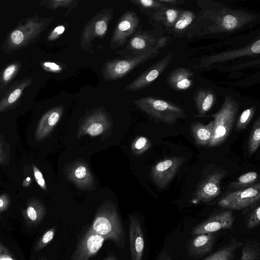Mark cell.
<instances>
[{
	"mask_svg": "<svg viewBox=\"0 0 260 260\" xmlns=\"http://www.w3.org/2000/svg\"><path fill=\"white\" fill-rule=\"evenodd\" d=\"M240 260H260V249L257 243L247 242L242 246Z\"/></svg>",
	"mask_w": 260,
	"mask_h": 260,
	"instance_id": "obj_33",
	"label": "cell"
},
{
	"mask_svg": "<svg viewBox=\"0 0 260 260\" xmlns=\"http://www.w3.org/2000/svg\"><path fill=\"white\" fill-rule=\"evenodd\" d=\"M105 241L89 228L78 241L70 260H89L100 250Z\"/></svg>",
	"mask_w": 260,
	"mask_h": 260,
	"instance_id": "obj_14",
	"label": "cell"
},
{
	"mask_svg": "<svg viewBox=\"0 0 260 260\" xmlns=\"http://www.w3.org/2000/svg\"><path fill=\"white\" fill-rule=\"evenodd\" d=\"M0 253H6L13 255L12 253L1 243H0Z\"/></svg>",
	"mask_w": 260,
	"mask_h": 260,
	"instance_id": "obj_46",
	"label": "cell"
},
{
	"mask_svg": "<svg viewBox=\"0 0 260 260\" xmlns=\"http://www.w3.org/2000/svg\"><path fill=\"white\" fill-rule=\"evenodd\" d=\"M260 144V118L258 117L253 123L249 136L248 150L250 155L257 150Z\"/></svg>",
	"mask_w": 260,
	"mask_h": 260,
	"instance_id": "obj_34",
	"label": "cell"
},
{
	"mask_svg": "<svg viewBox=\"0 0 260 260\" xmlns=\"http://www.w3.org/2000/svg\"><path fill=\"white\" fill-rule=\"evenodd\" d=\"M258 178V174L255 172H247L238 178V179L231 182L229 187L237 190L248 187L256 181Z\"/></svg>",
	"mask_w": 260,
	"mask_h": 260,
	"instance_id": "obj_32",
	"label": "cell"
},
{
	"mask_svg": "<svg viewBox=\"0 0 260 260\" xmlns=\"http://www.w3.org/2000/svg\"><path fill=\"white\" fill-rule=\"evenodd\" d=\"M131 3L138 6L141 9L146 10V12H150L157 10L165 5L159 0H131Z\"/></svg>",
	"mask_w": 260,
	"mask_h": 260,
	"instance_id": "obj_37",
	"label": "cell"
},
{
	"mask_svg": "<svg viewBox=\"0 0 260 260\" xmlns=\"http://www.w3.org/2000/svg\"><path fill=\"white\" fill-rule=\"evenodd\" d=\"M235 217L230 210L217 213L196 225L192 230V235L214 233L222 229L232 228Z\"/></svg>",
	"mask_w": 260,
	"mask_h": 260,
	"instance_id": "obj_16",
	"label": "cell"
},
{
	"mask_svg": "<svg viewBox=\"0 0 260 260\" xmlns=\"http://www.w3.org/2000/svg\"><path fill=\"white\" fill-rule=\"evenodd\" d=\"M32 82V77H25L14 81L0 94V111L16 105L20 101L24 91L31 85Z\"/></svg>",
	"mask_w": 260,
	"mask_h": 260,
	"instance_id": "obj_19",
	"label": "cell"
},
{
	"mask_svg": "<svg viewBox=\"0 0 260 260\" xmlns=\"http://www.w3.org/2000/svg\"><path fill=\"white\" fill-rule=\"evenodd\" d=\"M158 39L147 31L135 33L125 48V52L129 53L128 57L142 54L156 47Z\"/></svg>",
	"mask_w": 260,
	"mask_h": 260,
	"instance_id": "obj_20",
	"label": "cell"
},
{
	"mask_svg": "<svg viewBox=\"0 0 260 260\" xmlns=\"http://www.w3.org/2000/svg\"><path fill=\"white\" fill-rule=\"evenodd\" d=\"M173 57V55L171 53L167 54L126 85L125 89L127 91H137L148 86L168 67Z\"/></svg>",
	"mask_w": 260,
	"mask_h": 260,
	"instance_id": "obj_15",
	"label": "cell"
},
{
	"mask_svg": "<svg viewBox=\"0 0 260 260\" xmlns=\"http://www.w3.org/2000/svg\"><path fill=\"white\" fill-rule=\"evenodd\" d=\"M193 74L190 70L179 67L172 71L168 76L167 83L175 90L182 91L191 88L193 84Z\"/></svg>",
	"mask_w": 260,
	"mask_h": 260,
	"instance_id": "obj_21",
	"label": "cell"
},
{
	"mask_svg": "<svg viewBox=\"0 0 260 260\" xmlns=\"http://www.w3.org/2000/svg\"><path fill=\"white\" fill-rule=\"evenodd\" d=\"M6 206V205L5 204V202L3 200L0 199V211L4 210V208H5Z\"/></svg>",
	"mask_w": 260,
	"mask_h": 260,
	"instance_id": "obj_49",
	"label": "cell"
},
{
	"mask_svg": "<svg viewBox=\"0 0 260 260\" xmlns=\"http://www.w3.org/2000/svg\"><path fill=\"white\" fill-rule=\"evenodd\" d=\"M224 170H217L208 175L199 184L190 202L206 203L216 198L221 192V182L226 175Z\"/></svg>",
	"mask_w": 260,
	"mask_h": 260,
	"instance_id": "obj_10",
	"label": "cell"
},
{
	"mask_svg": "<svg viewBox=\"0 0 260 260\" xmlns=\"http://www.w3.org/2000/svg\"><path fill=\"white\" fill-rule=\"evenodd\" d=\"M113 15V9H104L96 14L86 23L80 37V45L82 50H91L92 41L95 38L105 37Z\"/></svg>",
	"mask_w": 260,
	"mask_h": 260,
	"instance_id": "obj_7",
	"label": "cell"
},
{
	"mask_svg": "<svg viewBox=\"0 0 260 260\" xmlns=\"http://www.w3.org/2000/svg\"><path fill=\"white\" fill-rule=\"evenodd\" d=\"M260 223V207H255L248 215L245 224L248 229H252L257 226Z\"/></svg>",
	"mask_w": 260,
	"mask_h": 260,
	"instance_id": "obj_39",
	"label": "cell"
},
{
	"mask_svg": "<svg viewBox=\"0 0 260 260\" xmlns=\"http://www.w3.org/2000/svg\"><path fill=\"white\" fill-rule=\"evenodd\" d=\"M197 3L201 10L183 36L188 39L234 32L251 24L258 17L256 13L231 9L211 1Z\"/></svg>",
	"mask_w": 260,
	"mask_h": 260,
	"instance_id": "obj_1",
	"label": "cell"
},
{
	"mask_svg": "<svg viewBox=\"0 0 260 260\" xmlns=\"http://www.w3.org/2000/svg\"><path fill=\"white\" fill-rule=\"evenodd\" d=\"M260 53V40L258 39L247 46L232 50L220 52L202 58L197 67L207 69L214 63L232 60L241 57L253 56Z\"/></svg>",
	"mask_w": 260,
	"mask_h": 260,
	"instance_id": "obj_13",
	"label": "cell"
},
{
	"mask_svg": "<svg viewBox=\"0 0 260 260\" xmlns=\"http://www.w3.org/2000/svg\"><path fill=\"white\" fill-rule=\"evenodd\" d=\"M133 103L154 119L167 124L173 125L178 119L186 116L185 111L178 105L155 97H144Z\"/></svg>",
	"mask_w": 260,
	"mask_h": 260,
	"instance_id": "obj_4",
	"label": "cell"
},
{
	"mask_svg": "<svg viewBox=\"0 0 260 260\" xmlns=\"http://www.w3.org/2000/svg\"><path fill=\"white\" fill-rule=\"evenodd\" d=\"M182 11L178 8L165 5L157 10L147 13V14L152 20L162 23L169 30L173 26Z\"/></svg>",
	"mask_w": 260,
	"mask_h": 260,
	"instance_id": "obj_23",
	"label": "cell"
},
{
	"mask_svg": "<svg viewBox=\"0 0 260 260\" xmlns=\"http://www.w3.org/2000/svg\"><path fill=\"white\" fill-rule=\"evenodd\" d=\"M65 167V175L70 182L82 190L90 191L94 188L93 175L86 163L83 159H78Z\"/></svg>",
	"mask_w": 260,
	"mask_h": 260,
	"instance_id": "obj_12",
	"label": "cell"
},
{
	"mask_svg": "<svg viewBox=\"0 0 260 260\" xmlns=\"http://www.w3.org/2000/svg\"><path fill=\"white\" fill-rule=\"evenodd\" d=\"M189 243L188 249L194 256L203 255L210 252L215 241V235L209 233L195 235Z\"/></svg>",
	"mask_w": 260,
	"mask_h": 260,
	"instance_id": "obj_22",
	"label": "cell"
},
{
	"mask_svg": "<svg viewBox=\"0 0 260 260\" xmlns=\"http://www.w3.org/2000/svg\"><path fill=\"white\" fill-rule=\"evenodd\" d=\"M194 101L199 115L203 116L214 105L216 95L212 90L201 88L196 92Z\"/></svg>",
	"mask_w": 260,
	"mask_h": 260,
	"instance_id": "obj_25",
	"label": "cell"
},
{
	"mask_svg": "<svg viewBox=\"0 0 260 260\" xmlns=\"http://www.w3.org/2000/svg\"><path fill=\"white\" fill-rule=\"evenodd\" d=\"M139 21V17L135 11H126L114 27L110 42L111 49L114 50L123 46L135 32Z\"/></svg>",
	"mask_w": 260,
	"mask_h": 260,
	"instance_id": "obj_11",
	"label": "cell"
},
{
	"mask_svg": "<svg viewBox=\"0 0 260 260\" xmlns=\"http://www.w3.org/2000/svg\"><path fill=\"white\" fill-rule=\"evenodd\" d=\"M159 50L155 47L142 54L123 59L108 60L102 68L103 78L107 81L121 79L138 66L154 57Z\"/></svg>",
	"mask_w": 260,
	"mask_h": 260,
	"instance_id": "obj_6",
	"label": "cell"
},
{
	"mask_svg": "<svg viewBox=\"0 0 260 260\" xmlns=\"http://www.w3.org/2000/svg\"><path fill=\"white\" fill-rule=\"evenodd\" d=\"M185 160L183 157L173 156L157 162L151 170L152 180L158 188H165L175 177Z\"/></svg>",
	"mask_w": 260,
	"mask_h": 260,
	"instance_id": "obj_9",
	"label": "cell"
},
{
	"mask_svg": "<svg viewBox=\"0 0 260 260\" xmlns=\"http://www.w3.org/2000/svg\"><path fill=\"white\" fill-rule=\"evenodd\" d=\"M196 15L192 11L182 10L173 26L168 31L175 37L183 36L193 23Z\"/></svg>",
	"mask_w": 260,
	"mask_h": 260,
	"instance_id": "obj_27",
	"label": "cell"
},
{
	"mask_svg": "<svg viewBox=\"0 0 260 260\" xmlns=\"http://www.w3.org/2000/svg\"><path fill=\"white\" fill-rule=\"evenodd\" d=\"M41 65L44 70L48 72L59 73L63 70L62 66L53 62L45 61Z\"/></svg>",
	"mask_w": 260,
	"mask_h": 260,
	"instance_id": "obj_40",
	"label": "cell"
},
{
	"mask_svg": "<svg viewBox=\"0 0 260 260\" xmlns=\"http://www.w3.org/2000/svg\"><path fill=\"white\" fill-rule=\"evenodd\" d=\"M103 260H118V259L114 254L109 253Z\"/></svg>",
	"mask_w": 260,
	"mask_h": 260,
	"instance_id": "obj_48",
	"label": "cell"
},
{
	"mask_svg": "<svg viewBox=\"0 0 260 260\" xmlns=\"http://www.w3.org/2000/svg\"><path fill=\"white\" fill-rule=\"evenodd\" d=\"M129 241L132 260H142L145 240L142 225L139 218L133 214L129 216Z\"/></svg>",
	"mask_w": 260,
	"mask_h": 260,
	"instance_id": "obj_18",
	"label": "cell"
},
{
	"mask_svg": "<svg viewBox=\"0 0 260 260\" xmlns=\"http://www.w3.org/2000/svg\"><path fill=\"white\" fill-rule=\"evenodd\" d=\"M34 175L38 184L44 189H46V183L42 173L35 167L34 168Z\"/></svg>",
	"mask_w": 260,
	"mask_h": 260,
	"instance_id": "obj_42",
	"label": "cell"
},
{
	"mask_svg": "<svg viewBox=\"0 0 260 260\" xmlns=\"http://www.w3.org/2000/svg\"><path fill=\"white\" fill-rule=\"evenodd\" d=\"M242 244V243L237 241L235 238L228 245L203 260H232L236 251L241 247Z\"/></svg>",
	"mask_w": 260,
	"mask_h": 260,
	"instance_id": "obj_29",
	"label": "cell"
},
{
	"mask_svg": "<svg viewBox=\"0 0 260 260\" xmlns=\"http://www.w3.org/2000/svg\"><path fill=\"white\" fill-rule=\"evenodd\" d=\"M45 214V210L41 206L29 205L24 214V219L28 227H36L42 220Z\"/></svg>",
	"mask_w": 260,
	"mask_h": 260,
	"instance_id": "obj_30",
	"label": "cell"
},
{
	"mask_svg": "<svg viewBox=\"0 0 260 260\" xmlns=\"http://www.w3.org/2000/svg\"><path fill=\"white\" fill-rule=\"evenodd\" d=\"M21 67V62L14 60L5 65L0 70V94L14 82Z\"/></svg>",
	"mask_w": 260,
	"mask_h": 260,
	"instance_id": "obj_26",
	"label": "cell"
},
{
	"mask_svg": "<svg viewBox=\"0 0 260 260\" xmlns=\"http://www.w3.org/2000/svg\"><path fill=\"white\" fill-rule=\"evenodd\" d=\"M52 19L53 17L34 15L20 20L7 35L2 47L3 52L10 54L34 43Z\"/></svg>",
	"mask_w": 260,
	"mask_h": 260,
	"instance_id": "obj_2",
	"label": "cell"
},
{
	"mask_svg": "<svg viewBox=\"0 0 260 260\" xmlns=\"http://www.w3.org/2000/svg\"><path fill=\"white\" fill-rule=\"evenodd\" d=\"M159 1L165 5H180L184 3V0H159Z\"/></svg>",
	"mask_w": 260,
	"mask_h": 260,
	"instance_id": "obj_44",
	"label": "cell"
},
{
	"mask_svg": "<svg viewBox=\"0 0 260 260\" xmlns=\"http://www.w3.org/2000/svg\"><path fill=\"white\" fill-rule=\"evenodd\" d=\"M169 40L170 37L169 36H164L158 39L156 47L160 50L161 48L167 45Z\"/></svg>",
	"mask_w": 260,
	"mask_h": 260,
	"instance_id": "obj_43",
	"label": "cell"
},
{
	"mask_svg": "<svg viewBox=\"0 0 260 260\" xmlns=\"http://www.w3.org/2000/svg\"><path fill=\"white\" fill-rule=\"evenodd\" d=\"M27 180H30V178H29V177H28V178H27Z\"/></svg>",
	"mask_w": 260,
	"mask_h": 260,
	"instance_id": "obj_51",
	"label": "cell"
},
{
	"mask_svg": "<svg viewBox=\"0 0 260 260\" xmlns=\"http://www.w3.org/2000/svg\"><path fill=\"white\" fill-rule=\"evenodd\" d=\"M110 126L107 115L103 111H96L89 115L79 128L77 137L88 135L96 137L106 132Z\"/></svg>",
	"mask_w": 260,
	"mask_h": 260,
	"instance_id": "obj_17",
	"label": "cell"
},
{
	"mask_svg": "<svg viewBox=\"0 0 260 260\" xmlns=\"http://www.w3.org/2000/svg\"><path fill=\"white\" fill-rule=\"evenodd\" d=\"M239 108V103L233 97H225L220 109L210 116L214 118V129L208 146H217L225 141L232 129Z\"/></svg>",
	"mask_w": 260,
	"mask_h": 260,
	"instance_id": "obj_5",
	"label": "cell"
},
{
	"mask_svg": "<svg viewBox=\"0 0 260 260\" xmlns=\"http://www.w3.org/2000/svg\"><path fill=\"white\" fill-rule=\"evenodd\" d=\"M156 260H172V259L169 253L164 251L161 253Z\"/></svg>",
	"mask_w": 260,
	"mask_h": 260,
	"instance_id": "obj_45",
	"label": "cell"
},
{
	"mask_svg": "<svg viewBox=\"0 0 260 260\" xmlns=\"http://www.w3.org/2000/svg\"><path fill=\"white\" fill-rule=\"evenodd\" d=\"M260 199V184L254 183L244 188L230 192L218 203L224 209L240 210L255 205Z\"/></svg>",
	"mask_w": 260,
	"mask_h": 260,
	"instance_id": "obj_8",
	"label": "cell"
},
{
	"mask_svg": "<svg viewBox=\"0 0 260 260\" xmlns=\"http://www.w3.org/2000/svg\"><path fill=\"white\" fill-rule=\"evenodd\" d=\"M0 260H16L13 256L6 253H0Z\"/></svg>",
	"mask_w": 260,
	"mask_h": 260,
	"instance_id": "obj_47",
	"label": "cell"
},
{
	"mask_svg": "<svg viewBox=\"0 0 260 260\" xmlns=\"http://www.w3.org/2000/svg\"><path fill=\"white\" fill-rule=\"evenodd\" d=\"M55 232L56 228L54 226L47 230L36 243L35 251H40L49 244L53 239Z\"/></svg>",
	"mask_w": 260,
	"mask_h": 260,
	"instance_id": "obj_38",
	"label": "cell"
},
{
	"mask_svg": "<svg viewBox=\"0 0 260 260\" xmlns=\"http://www.w3.org/2000/svg\"><path fill=\"white\" fill-rule=\"evenodd\" d=\"M78 2V0H43L39 3V5L53 10L65 8L69 13L77 6Z\"/></svg>",
	"mask_w": 260,
	"mask_h": 260,
	"instance_id": "obj_31",
	"label": "cell"
},
{
	"mask_svg": "<svg viewBox=\"0 0 260 260\" xmlns=\"http://www.w3.org/2000/svg\"><path fill=\"white\" fill-rule=\"evenodd\" d=\"M63 113V107L57 106L53 108L43 116L41 125L43 135L49 133L59 122Z\"/></svg>",
	"mask_w": 260,
	"mask_h": 260,
	"instance_id": "obj_28",
	"label": "cell"
},
{
	"mask_svg": "<svg viewBox=\"0 0 260 260\" xmlns=\"http://www.w3.org/2000/svg\"><path fill=\"white\" fill-rule=\"evenodd\" d=\"M66 27L63 25H59L55 27L48 35L47 40L53 41L60 37L63 34Z\"/></svg>",
	"mask_w": 260,
	"mask_h": 260,
	"instance_id": "obj_41",
	"label": "cell"
},
{
	"mask_svg": "<svg viewBox=\"0 0 260 260\" xmlns=\"http://www.w3.org/2000/svg\"><path fill=\"white\" fill-rule=\"evenodd\" d=\"M39 260H47V259L44 258L43 257H41L40 258V259Z\"/></svg>",
	"mask_w": 260,
	"mask_h": 260,
	"instance_id": "obj_50",
	"label": "cell"
},
{
	"mask_svg": "<svg viewBox=\"0 0 260 260\" xmlns=\"http://www.w3.org/2000/svg\"><path fill=\"white\" fill-rule=\"evenodd\" d=\"M89 228L106 240L114 242L119 248L124 247V228L117 208L111 201H106L100 206Z\"/></svg>",
	"mask_w": 260,
	"mask_h": 260,
	"instance_id": "obj_3",
	"label": "cell"
},
{
	"mask_svg": "<svg viewBox=\"0 0 260 260\" xmlns=\"http://www.w3.org/2000/svg\"><path fill=\"white\" fill-rule=\"evenodd\" d=\"M255 111V107L251 106L242 112L236 123L237 130L241 131L246 128L252 119Z\"/></svg>",
	"mask_w": 260,
	"mask_h": 260,
	"instance_id": "obj_36",
	"label": "cell"
},
{
	"mask_svg": "<svg viewBox=\"0 0 260 260\" xmlns=\"http://www.w3.org/2000/svg\"><path fill=\"white\" fill-rule=\"evenodd\" d=\"M214 129V121L204 125L200 122H193L190 124V132L194 142L199 146L208 145L211 141Z\"/></svg>",
	"mask_w": 260,
	"mask_h": 260,
	"instance_id": "obj_24",
	"label": "cell"
},
{
	"mask_svg": "<svg viewBox=\"0 0 260 260\" xmlns=\"http://www.w3.org/2000/svg\"><path fill=\"white\" fill-rule=\"evenodd\" d=\"M151 141L144 136H138L133 141L131 145V149L133 154L139 155L147 150L151 146Z\"/></svg>",
	"mask_w": 260,
	"mask_h": 260,
	"instance_id": "obj_35",
	"label": "cell"
}]
</instances>
